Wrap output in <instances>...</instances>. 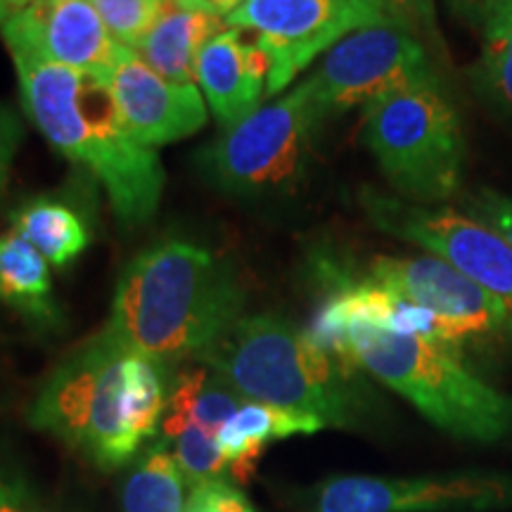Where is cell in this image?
Instances as JSON below:
<instances>
[{"mask_svg":"<svg viewBox=\"0 0 512 512\" xmlns=\"http://www.w3.org/2000/svg\"><path fill=\"white\" fill-rule=\"evenodd\" d=\"M204 3L214 5V8L219 10V12H223V15H230V12L238 8L242 0H204Z\"/></svg>","mask_w":512,"mask_h":512,"instance_id":"32","label":"cell"},{"mask_svg":"<svg viewBox=\"0 0 512 512\" xmlns=\"http://www.w3.org/2000/svg\"><path fill=\"white\" fill-rule=\"evenodd\" d=\"M245 29L226 27L200 50L195 81L223 131L259 110L271 64L259 41H247Z\"/></svg>","mask_w":512,"mask_h":512,"instance_id":"15","label":"cell"},{"mask_svg":"<svg viewBox=\"0 0 512 512\" xmlns=\"http://www.w3.org/2000/svg\"><path fill=\"white\" fill-rule=\"evenodd\" d=\"M297 512H501L512 510V472L415 477H325L290 491Z\"/></svg>","mask_w":512,"mask_h":512,"instance_id":"10","label":"cell"},{"mask_svg":"<svg viewBox=\"0 0 512 512\" xmlns=\"http://www.w3.org/2000/svg\"><path fill=\"white\" fill-rule=\"evenodd\" d=\"M368 278L437 320V342L463 354L512 347V304L484 290L439 256H375Z\"/></svg>","mask_w":512,"mask_h":512,"instance_id":"8","label":"cell"},{"mask_svg":"<svg viewBox=\"0 0 512 512\" xmlns=\"http://www.w3.org/2000/svg\"><path fill=\"white\" fill-rule=\"evenodd\" d=\"M320 126L309 83L259 107L197 155L204 181L228 195H264L302 178Z\"/></svg>","mask_w":512,"mask_h":512,"instance_id":"7","label":"cell"},{"mask_svg":"<svg viewBox=\"0 0 512 512\" xmlns=\"http://www.w3.org/2000/svg\"><path fill=\"white\" fill-rule=\"evenodd\" d=\"M226 15L204 0H166L136 53L147 67L176 83H195V64L209 38L226 29Z\"/></svg>","mask_w":512,"mask_h":512,"instance_id":"16","label":"cell"},{"mask_svg":"<svg viewBox=\"0 0 512 512\" xmlns=\"http://www.w3.org/2000/svg\"><path fill=\"white\" fill-rule=\"evenodd\" d=\"M247 401L283 408L323 427L358 430L373 418L358 366L320 349L306 330L273 313L242 316L197 358Z\"/></svg>","mask_w":512,"mask_h":512,"instance_id":"3","label":"cell"},{"mask_svg":"<svg viewBox=\"0 0 512 512\" xmlns=\"http://www.w3.org/2000/svg\"><path fill=\"white\" fill-rule=\"evenodd\" d=\"M508 3L510 0H444L451 17H456L463 27L475 31L477 36Z\"/></svg>","mask_w":512,"mask_h":512,"instance_id":"30","label":"cell"},{"mask_svg":"<svg viewBox=\"0 0 512 512\" xmlns=\"http://www.w3.org/2000/svg\"><path fill=\"white\" fill-rule=\"evenodd\" d=\"M188 496L171 444L159 434L133 460L121 486V512H185Z\"/></svg>","mask_w":512,"mask_h":512,"instance_id":"21","label":"cell"},{"mask_svg":"<svg viewBox=\"0 0 512 512\" xmlns=\"http://www.w3.org/2000/svg\"><path fill=\"white\" fill-rule=\"evenodd\" d=\"M479 43L467 83L477 100L512 126V0L479 31Z\"/></svg>","mask_w":512,"mask_h":512,"instance_id":"22","label":"cell"},{"mask_svg":"<svg viewBox=\"0 0 512 512\" xmlns=\"http://www.w3.org/2000/svg\"><path fill=\"white\" fill-rule=\"evenodd\" d=\"M27 3L29 0H0V24L15 15V12L22 10Z\"/></svg>","mask_w":512,"mask_h":512,"instance_id":"31","label":"cell"},{"mask_svg":"<svg viewBox=\"0 0 512 512\" xmlns=\"http://www.w3.org/2000/svg\"><path fill=\"white\" fill-rule=\"evenodd\" d=\"M389 12H392L394 22L401 29L411 31L413 36H418L430 50L437 64L448 67V48L444 41V34L439 29L437 8H434V0H384Z\"/></svg>","mask_w":512,"mask_h":512,"instance_id":"25","label":"cell"},{"mask_svg":"<svg viewBox=\"0 0 512 512\" xmlns=\"http://www.w3.org/2000/svg\"><path fill=\"white\" fill-rule=\"evenodd\" d=\"M185 512H256V508L245 491L230 484L226 477L192 486Z\"/></svg>","mask_w":512,"mask_h":512,"instance_id":"26","label":"cell"},{"mask_svg":"<svg viewBox=\"0 0 512 512\" xmlns=\"http://www.w3.org/2000/svg\"><path fill=\"white\" fill-rule=\"evenodd\" d=\"M12 62L27 117L57 152L98 178L121 226L155 219L166 178L162 159L126 131L107 74L29 55H12Z\"/></svg>","mask_w":512,"mask_h":512,"instance_id":"2","label":"cell"},{"mask_svg":"<svg viewBox=\"0 0 512 512\" xmlns=\"http://www.w3.org/2000/svg\"><path fill=\"white\" fill-rule=\"evenodd\" d=\"M22 136V121H19L17 114L12 112L5 102H0V207H3L12 162H15L19 145H22Z\"/></svg>","mask_w":512,"mask_h":512,"instance_id":"29","label":"cell"},{"mask_svg":"<svg viewBox=\"0 0 512 512\" xmlns=\"http://www.w3.org/2000/svg\"><path fill=\"white\" fill-rule=\"evenodd\" d=\"M358 202L377 230L427 249L512 304V247L494 228L465 211L415 204L373 188H363Z\"/></svg>","mask_w":512,"mask_h":512,"instance_id":"12","label":"cell"},{"mask_svg":"<svg viewBox=\"0 0 512 512\" xmlns=\"http://www.w3.org/2000/svg\"><path fill=\"white\" fill-rule=\"evenodd\" d=\"M128 351L105 332L57 366L29 408V425L53 434L105 472L133 463L143 444L126 418Z\"/></svg>","mask_w":512,"mask_h":512,"instance_id":"6","label":"cell"},{"mask_svg":"<svg viewBox=\"0 0 512 512\" xmlns=\"http://www.w3.org/2000/svg\"><path fill=\"white\" fill-rule=\"evenodd\" d=\"M10 55H29L79 72L107 74L119 46L91 0H29L0 24Z\"/></svg>","mask_w":512,"mask_h":512,"instance_id":"13","label":"cell"},{"mask_svg":"<svg viewBox=\"0 0 512 512\" xmlns=\"http://www.w3.org/2000/svg\"><path fill=\"white\" fill-rule=\"evenodd\" d=\"M242 309L245 287L228 259L195 242L166 240L124 268L102 332L128 354L171 366L197 361Z\"/></svg>","mask_w":512,"mask_h":512,"instance_id":"1","label":"cell"},{"mask_svg":"<svg viewBox=\"0 0 512 512\" xmlns=\"http://www.w3.org/2000/svg\"><path fill=\"white\" fill-rule=\"evenodd\" d=\"M119 46L136 50L147 31L155 27L166 0H91Z\"/></svg>","mask_w":512,"mask_h":512,"instance_id":"24","label":"cell"},{"mask_svg":"<svg viewBox=\"0 0 512 512\" xmlns=\"http://www.w3.org/2000/svg\"><path fill=\"white\" fill-rule=\"evenodd\" d=\"M226 24L256 36L271 64L266 95H278L342 38L396 22L384 0H242Z\"/></svg>","mask_w":512,"mask_h":512,"instance_id":"9","label":"cell"},{"mask_svg":"<svg viewBox=\"0 0 512 512\" xmlns=\"http://www.w3.org/2000/svg\"><path fill=\"white\" fill-rule=\"evenodd\" d=\"M0 302L38 325L60 323L46 256L17 233L0 235Z\"/></svg>","mask_w":512,"mask_h":512,"instance_id":"19","label":"cell"},{"mask_svg":"<svg viewBox=\"0 0 512 512\" xmlns=\"http://www.w3.org/2000/svg\"><path fill=\"white\" fill-rule=\"evenodd\" d=\"M325 430L318 420L294 415L283 408L266 403L247 401L238 413L221 427L219 441L223 456L228 460V479L235 484H247L254 477L266 444L297 434H316Z\"/></svg>","mask_w":512,"mask_h":512,"instance_id":"17","label":"cell"},{"mask_svg":"<svg viewBox=\"0 0 512 512\" xmlns=\"http://www.w3.org/2000/svg\"><path fill=\"white\" fill-rule=\"evenodd\" d=\"M437 60L411 31L384 24L354 31L323 55L309 83L320 119L342 117L382 95L437 81Z\"/></svg>","mask_w":512,"mask_h":512,"instance_id":"11","label":"cell"},{"mask_svg":"<svg viewBox=\"0 0 512 512\" xmlns=\"http://www.w3.org/2000/svg\"><path fill=\"white\" fill-rule=\"evenodd\" d=\"M247 399L207 366L188 368L169 387V406L162 420V437L171 439L183 427L195 425L219 437L221 427L245 406Z\"/></svg>","mask_w":512,"mask_h":512,"instance_id":"18","label":"cell"},{"mask_svg":"<svg viewBox=\"0 0 512 512\" xmlns=\"http://www.w3.org/2000/svg\"><path fill=\"white\" fill-rule=\"evenodd\" d=\"M12 233L24 238L55 268L72 264L91 245V230L69 202L31 197L10 214Z\"/></svg>","mask_w":512,"mask_h":512,"instance_id":"20","label":"cell"},{"mask_svg":"<svg viewBox=\"0 0 512 512\" xmlns=\"http://www.w3.org/2000/svg\"><path fill=\"white\" fill-rule=\"evenodd\" d=\"M107 79L126 131L143 147L155 150L190 138L207 124V100L200 88L164 79L136 50L121 48Z\"/></svg>","mask_w":512,"mask_h":512,"instance_id":"14","label":"cell"},{"mask_svg":"<svg viewBox=\"0 0 512 512\" xmlns=\"http://www.w3.org/2000/svg\"><path fill=\"white\" fill-rule=\"evenodd\" d=\"M463 211L472 219L486 223L501 233L512 247V197L491 188H477L467 192L463 200Z\"/></svg>","mask_w":512,"mask_h":512,"instance_id":"27","label":"cell"},{"mask_svg":"<svg viewBox=\"0 0 512 512\" xmlns=\"http://www.w3.org/2000/svg\"><path fill=\"white\" fill-rule=\"evenodd\" d=\"M363 143L403 200L441 204L463 185V121L441 79L401 88L363 107Z\"/></svg>","mask_w":512,"mask_h":512,"instance_id":"5","label":"cell"},{"mask_svg":"<svg viewBox=\"0 0 512 512\" xmlns=\"http://www.w3.org/2000/svg\"><path fill=\"white\" fill-rule=\"evenodd\" d=\"M166 441L171 444V451H174L176 463L181 467L185 482H188V489L211 482V479L228 477V460L223 456L214 434L188 425Z\"/></svg>","mask_w":512,"mask_h":512,"instance_id":"23","label":"cell"},{"mask_svg":"<svg viewBox=\"0 0 512 512\" xmlns=\"http://www.w3.org/2000/svg\"><path fill=\"white\" fill-rule=\"evenodd\" d=\"M0 512H43L29 475L12 460H0Z\"/></svg>","mask_w":512,"mask_h":512,"instance_id":"28","label":"cell"},{"mask_svg":"<svg viewBox=\"0 0 512 512\" xmlns=\"http://www.w3.org/2000/svg\"><path fill=\"white\" fill-rule=\"evenodd\" d=\"M347 356L453 437L479 444L512 437V396L472 373L463 354L446 344L356 323Z\"/></svg>","mask_w":512,"mask_h":512,"instance_id":"4","label":"cell"}]
</instances>
